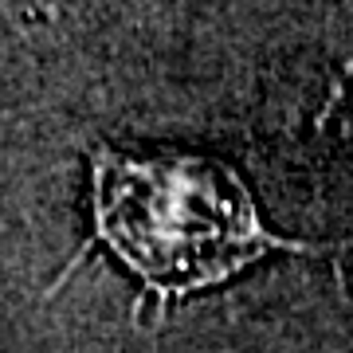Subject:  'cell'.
<instances>
[{
    "label": "cell",
    "mask_w": 353,
    "mask_h": 353,
    "mask_svg": "<svg viewBox=\"0 0 353 353\" xmlns=\"http://www.w3.org/2000/svg\"><path fill=\"white\" fill-rule=\"evenodd\" d=\"M94 161L99 232L165 294L224 279L275 248L252 196L220 165L196 157L134 161L106 150Z\"/></svg>",
    "instance_id": "1"
},
{
    "label": "cell",
    "mask_w": 353,
    "mask_h": 353,
    "mask_svg": "<svg viewBox=\"0 0 353 353\" xmlns=\"http://www.w3.org/2000/svg\"><path fill=\"white\" fill-rule=\"evenodd\" d=\"M279 130L310 157H353V43L306 55L279 87Z\"/></svg>",
    "instance_id": "2"
}]
</instances>
